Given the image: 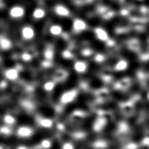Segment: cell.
<instances>
[{
	"label": "cell",
	"mask_w": 149,
	"mask_h": 149,
	"mask_svg": "<svg viewBox=\"0 0 149 149\" xmlns=\"http://www.w3.org/2000/svg\"><path fill=\"white\" fill-rule=\"evenodd\" d=\"M25 13L24 8L19 5H16L9 10V15L12 18H20L24 16Z\"/></svg>",
	"instance_id": "obj_1"
},
{
	"label": "cell",
	"mask_w": 149,
	"mask_h": 149,
	"mask_svg": "<svg viewBox=\"0 0 149 149\" xmlns=\"http://www.w3.org/2000/svg\"><path fill=\"white\" fill-rule=\"evenodd\" d=\"M22 37L26 40H30L33 38L35 35L34 29L30 26H24L21 30Z\"/></svg>",
	"instance_id": "obj_2"
},
{
	"label": "cell",
	"mask_w": 149,
	"mask_h": 149,
	"mask_svg": "<svg viewBox=\"0 0 149 149\" xmlns=\"http://www.w3.org/2000/svg\"><path fill=\"white\" fill-rule=\"evenodd\" d=\"M54 11L58 16L62 17L68 16L70 13L68 8L65 5L61 4L56 5L54 8Z\"/></svg>",
	"instance_id": "obj_3"
},
{
	"label": "cell",
	"mask_w": 149,
	"mask_h": 149,
	"mask_svg": "<svg viewBox=\"0 0 149 149\" xmlns=\"http://www.w3.org/2000/svg\"><path fill=\"white\" fill-rule=\"evenodd\" d=\"M86 22L80 19H76L73 22V28L76 31H82L86 29Z\"/></svg>",
	"instance_id": "obj_4"
},
{
	"label": "cell",
	"mask_w": 149,
	"mask_h": 149,
	"mask_svg": "<svg viewBox=\"0 0 149 149\" xmlns=\"http://www.w3.org/2000/svg\"><path fill=\"white\" fill-rule=\"evenodd\" d=\"M96 37L101 41H106L108 38L107 32L101 27H97L94 30Z\"/></svg>",
	"instance_id": "obj_5"
},
{
	"label": "cell",
	"mask_w": 149,
	"mask_h": 149,
	"mask_svg": "<svg viewBox=\"0 0 149 149\" xmlns=\"http://www.w3.org/2000/svg\"><path fill=\"white\" fill-rule=\"evenodd\" d=\"M76 95V91L71 90L64 93L62 97V101L63 102H69L72 101Z\"/></svg>",
	"instance_id": "obj_6"
},
{
	"label": "cell",
	"mask_w": 149,
	"mask_h": 149,
	"mask_svg": "<svg viewBox=\"0 0 149 149\" xmlns=\"http://www.w3.org/2000/svg\"><path fill=\"white\" fill-rule=\"evenodd\" d=\"M17 133L20 137H29L32 133L31 129L27 126H22L17 129Z\"/></svg>",
	"instance_id": "obj_7"
},
{
	"label": "cell",
	"mask_w": 149,
	"mask_h": 149,
	"mask_svg": "<svg viewBox=\"0 0 149 149\" xmlns=\"http://www.w3.org/2000/svg\"><path fill=\"white\" fill-rule=\"evenodd\" d=\"M74 69L79 73H83L87 69V64L84 61H77L74 64Z\"/></svg>",
	"instance_id": "obj_8"
},
{
	"label": "cell",
	"mask_w": 149,
	"mask_h": 149,
	"mask_svg": "<svg viewBox=\"0 0 149 149\" xmlns=\"http://www.w3.org/2000/svg\"><path fill=\"white\" fill-rule=\"evenodd\" d=\"M49 31L50 34L53 36H58L62 32V27L59 24H55L50 26Z\"/></svg>",
	"instance_id": "obj_9"
},
{
	"label": "cell",
	"mask_w": 149,
	"mask_h": 149,
	"mask_svg": "<svg viewBox=\"0 0 149 149\" xmlns=\"http://www.w3.org/2000/svg\"><path fill=\"white\" fill-rule=\"evenodd\" d=\"M45 15V10L42 8H36L33 12V16L36 19H40L43 18Z\"/></svg>",
	"instance_id": "obj_10"
},
{
	"label": "cell",
	"mask_w": 149,
	"mask_h": 149,
	"mask_svg": "<svg viewBox=\"0 0 149 149\" xmlns=\"http://www.w3.org/2000/svg\"><path fill=\"white\" fill-rule=\"evenodd\" d=\"M127 65H128V63L125 59H121V60H119L116 63L115 66V69L116 70H119V71L123 70L127 68Z\"/></svg>",
	"instance_id": "obj_11"
},
{
	"label": "cell",
	"mask_w": 149,
	"mask_h": 149,
	"mask_svg": "<svg viewBox=\"0 0 149 149\" xmlns=\"http://www.w3.org/2000/svg\"><path fill=\"white\" fill-rule=\"evenodd\" d=\"M6 76L10 80H15L18 76V72L16 69H10L6 71Z\"/></svg>",
	"instance_id": "obj_12"
},
{
	"label": "cell",
	"mask_w": 149,
	"mask_h": 149,
	"mask_svg": "<svg viewBox=\"0 0 149 149\" xmlns=\"http://www.w3.org/2000/svg\"><path fill=\"white\" fill-rule=\"evenodd\" d=\"M12 46V43L7 38H2L0 40V47L3 49H8Z\"/></svg>",
	"instance_id": "obj_13"
},
{
	"label": "cell",
	"mask_w": 149,
	"mask_h": 149,
	"mask_svg": "<svg viewBox=\"0 0 149 149\" xmlns=\"http://www.w3.org/2000/svg\"><path fill=\"white\" fill-rule=\"evenodd\" d=\"M40 124L45 127H50L52 125V122L51 120L49 119H43L40 122Z\"/></svg>",
	"instance_id": "obj_14"
},
{
	"label": "cell",
	"mask_w": 149,
	"mask_h": 149,
	"mask_svg": "<svg viewBox=\"0 0 149 149\" xmlns=\"http://www.w3.org/2000/svg\"><path fill=\"white\" fill-rule=\"evenodd\" d=\"M54 83H52V82H50V81H48L47 83H46L45 84H44V88L47 90V91H49V90H51L53 88H54Z\"/></svg>",
	"instance_id": "obj_15"
},
{
	"label": "cell",
	"mask_w": 149,
	"mask_h": 149,
	"mask_svg": "<svg viewBox=\"0 0 149 149\" xmlns=\"http://www.w3.org/2000/svg\"><path fill=\"white\" fill-rule=\"evenodd\" d=\"M22 58L24 61H29L31 58V56L29 53L24 52L22 55Z\"/></svg>",
	"instance_id": "obj_16"
},
{
	"label": "cell",
	"mask_w": 149,
	"mask_h": 149,
	"mask_svg": "<svg viewBox=\"0 0 149 149\" xmlns=\"http://www.w3.org/2000/svg\"><path fill=\"white\" fill-rule=\"evenodd\" d=\"M72 54L70 51H68V50H65L62 52V56L63 58H66V59H69L70 58L72 57Z\"/></svg>",
	"instance_id": "obj_17"
},
{
	"label": "cell",
	"mask_w": 149,
	"mask_h": 149,
	"mask_svg": "<svg viewBox=\"0 0 149 149\" xmlns=\"http://www.w3.org/2000/svg\"><path fill=\"white\" fill-rule=\"evenodd\" d=\"M41 145L43 147L45 148H49L50 146H51V143L49 140H44L42 141L41 143Z\"/></svg>",
	"instance_id": "obj_18"
},
{
	"label": "cell",
	"mask_w": 149,
	"mask_h": 149,
	"mask_svg": "<svg viewBox=\"0 0 149 149\" xmlns=\"http://www.w3.org/2000/svg\"><path fill=\"white\" fill-rule=\"evenodd\" d=\"M104 59V57L102 55L99 54H97L95 56V60L98 62H102Z\"/></svg>",
	"instance_id": "obj_19"
},
{
	"label": "cell",
	"mask_w": 149,
	"mask_h": 149,
	"mask_svg": "<svg viewBox=\"0 0 149 149\" xmlns=\"http://www.w3.org/2000/svg\"><path fill=\"white\" fill-rule=\"evenodd\" d=\"M44 55H45V56L46 58H52L53 54H52V52L51 51H50V50H47V51H46L45 52Z\"/></svg>",
	"instance_id": "obj_20"
},
{
	"label": "cell",
	"mask_w": 149,
	"mask_h": 149,
	"mask_svg": "<svg viewBox=\"0 0 149 149\" xmlns=\"http://www.w3.org/2000/svg\"><path fill=\"white\" fill-rule=\"evenodd\" d=\"M62 149H73V148L72 144L69 143H66L63 146Z\"/></svg>",
	"instance_id": "obj_21"
},
{
	"label": "cell",
	"mask_w": 149,
	"mask_h": 149,
	"mask_svg": "<svg viewBox=\"0 0 149 149\" xmlns=\"http://www.w3.org/2000/svg\"><path fill=\"white\" fill-rule=\"evenodd\" d=\"M6 121H7L8 123H12L13 122L14 119H13L12 117H11V116H9V117L8 116V118H6Z\"/></svg>",
	"instance_id": "obj_22"
},
{
	"label": "cell",
	"mask_w": 149,
	"mask_h": 149,
	"mask_svg": "<svg viewBox=\"0 0 149 149\" xmlns=\"http://www.w3.org/2000/svg\"><path fill=\"white\" fill-rule=\"evenodd\" d=\"M147 46L149 48V37L147 38Z\"/></svg>",
	"instance_id": "obj_23"
},
{
	"label": "cell",
	"mask_w": 149,
	"mask_h": 149,
	"mask_svg": "<svg viewBox=\"0 0 149 149\" xmlns=\"http://www.w3.org/2000/svg\"><path fill=\"white\" fill-rule=\"evenodd\" d=\"M148 98H149V94H148Z\"/></svg>",
	"instance_id": "obj_24"
}]
</instances>
